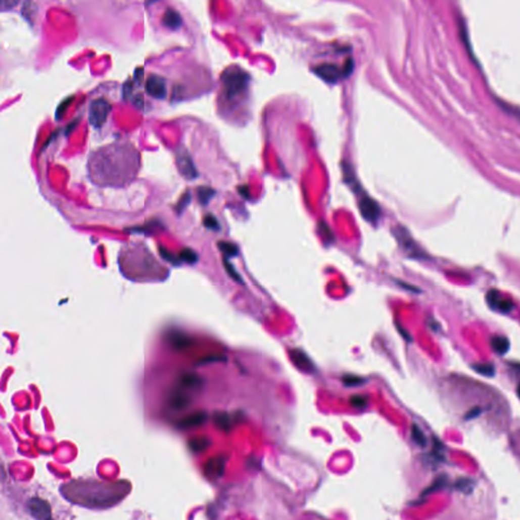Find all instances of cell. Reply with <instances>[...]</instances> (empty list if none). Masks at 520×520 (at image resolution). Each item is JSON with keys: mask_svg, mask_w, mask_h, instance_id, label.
Returning <instances> with one entry per match:
<instances>
[{"mask_svg": "<svg viewBox=\"0 0 520 520\" xmlns=\"http://www.w3.org/2000/svg\"><path fill=\"white\" fill-rule=\"evenodd\" d=\"M88 167L94 183L123 185L135 177L139 167V154L128 144L105 146L92 154Z\"/></svg>", "mask_w": 520, "mask_h": 520, "instance_id": "obj_1", "label": "cell"}, {"mask_svg": "<svg viewBox=\"0 0 520 520\" xmlns=\"http://www.w3.org/2000/svg\"><path fill=\"white\" fill-rule=\"evenodd\" d=\"M249 75L237 66L227 68L222 74L224 93L227 99H233L243 91L248 84Z\"/></svg>", "mask_w": 520, "mask_h": 520, "instance_id": "obj_2", "label": "cell"}, {"mask_svg": "<svg viewBox=\"0 0 520 520\" xmlns=\"http://www.w3.org/2000/svg\"><path fill=\"white\" fill-rule=\"evenodd\" d=\"M111 105L105 99H96L89 104L88 120L94 127H101L106 122L107 117L111 111Z\"/></svg>", "mask_w": 520, "mask_h": 520, "instance_id": "obj_3", "label": "cell"}, {"mask_svg": "<svg viewBox=\"0 0 520 520\" xmlns=\"http://www.w3.org/2000/svg\"><path fill=\"white\" fill-rule=\"evenodd\" d=\"M359 209L362 217L371 223L378 221L381 210L379 204L369 196H363L359 202Z\"/></svg>", "mask_w": 520, "mask_h": 520, "instance_id": "obj_4", "label": "cell"}, {"mask_svg": "<svg viewBox=\"0 0 520 520\" xmlns=\"http://www.w3.org/2000/svg\"><path fill=\"white\" fill-rule=\"evenodd\" d=\"M176 162H177V167L179 169V172L187 179H193L197 176V172H196V169L193 165V162L190 158V156L188 155V153L180 148L178 149L177 153H176Z\"/></svg>", "mask_w": 520, "mask_h": 520, "instance_id": "obj_5", "label": "cell"}, {"mask_svg": "<svg viewBox=\"0 0 520 520\" xmlns=\"http://www.w3.org/2000/svg\"><path fill=\"white\" fill-rule=\"evenodd\" d=\"M314 72L327 82H337L340 78L346 77L344 68L333 63H323L314 67Z\"/></svg>", "mask_w": 520, "mask_h": 520, "instance_id": "obj_6", "label": "cell"}, {"mask_svg": "<svg viewBox=\"0 0 520 520\" xmlns=\"http://www.w3.org/2000/svg\"><path fill=\"white\" fill-rule=\"evenodd\" d=\"M146 90L153 98L163 100L167 96L165 79L157 74H151L146 81Z\"/></svg>", "mask_w": 520, "mask_h": 520, "instance_id": "obj_7", "label": "cell"}, {"mask_svg": "<svg viewBox=\"0 0 520 520\" xmlns=\"http://www.w3.org/2000/svg\"><path fill=\"white\" fill-rule=\"evenodd\" d=\"M28 508L31 514L38 520H50L51 518V507L43 499L32 498L28 502Z\"/></svg>", "mask_w": 520, "mask_h": 520, "instance_id": "obj_8", "label": "cell"}, {"mask_svg": "<svg viewBox=\"0 0 520 520\" xmlns=\"http://www.w3.org/2000/svg\"><path fill=\"white\" fill-rule=\"evenodd\" d=\"M487 301L493 309L501 311L503 313H507L512 309V302L508 299H504L497 291L494 290L488 293Z\"/></svg>", "mask_w": 520, "mask_h": 520, "instance_id": "obj_9", "label": "cell"}, {"mask_svg": "<svg viewBox=\"0 0 520 520\" xmlns=\"http://www.w3.org/2000/svg\"><path fill=\"white\" fill-rule=\"evenodd\" d=\"M205 475L210 479H218L222 477L225 470V459L222 456H217L206 462L205 467Z\"/></svg>", "mask_w": 520, "mask_h": 520, "instance_id": "obj_10", "label": "cell"}, {"mask_svg": "<svg viewBox=\"0 0 520 520\" xmlns=\"http://www.w3.org/2000/svg\"><path fill=\"white\" fill-rule=\"evenodd\" d=\"M206 420H207V414L205 411H196V412H193V413L187 415V417L183 418L182 420H180L178 422L177 426L180 429H190V428H194V427H198V426L202 425L203 423H205Z\"/></svg>", "mask_w": 520, "mask_h": 520, "instance_id": "obj_11", "label": "cell"}, {"mask_svg": "<svg viewBox=\"0 0 520 520\" xmlns=\"http://www.w3.org/2000/svg\"><path fill=\"white\" fill-rule=\"evenodd\" d=\"M290 358L293 361L294 365L302 371L311 372L314 368L313 363H312V361L309 359V357L301 350H298V349L292 350L290 352Z\"/></svg>", "mask_w": 520, "mask_h": 520, "instance_id": "obj_12", "label": "cell"}, {"mask_svg": "<svg viewBox=\"0 0 520 520\" xmlns=\"http://www.w3.org/2000/svg\"><path fill=\"white\" fill-rule=\"evenodd\" d=\"M191 403V398L181 389L173 390L169 396V404L176 410H182L188 407Z\"/></svg>", "mask_w": 520, "mask_h": 520, "instance_id": "obj_13", "label": "cell"}, {"mask_svg": "<svg viewBox=\"0 0 520 520\" xmlns=\"http://www.w3.org/2000/svg\"><path fill=\"white\" fill-rule=\"evenodd\" d=\"M163 24L171 30H177L182 25V18L180 14L173 8H168L163 17Z\"/></svg>", "mask_w": 520, "mask_h": 520, "instance_id": "obj_14", "label": "cell"}, {"mask_svg": "<svg viewBox=\"0 0 520 520\" xmlns=\"http://www.w3.org/2000/svg\"><path fill=\"white\" fill-rule=\"evenodd\" d=\"M179 385L184 389H197L201 387V378L194 373H184L179 378Z\"/></svg>", "mask_w": 520, "mask_h": 520, "instance_id": "obj_15", "label": "cell"}, {"mask_svg": "<svg viewBox=\"0 0 520 520\" xmlns=\"http://www.w3.org/2000/svg\"><path fill=\"white\" fill-rule=\"evenodd\" d=\"M214 423L219 429L225 432H229L233 426L230 414L224 411H217L214 414Z\"/></svg>", "mask_w": 520, "mask_h": 520, "instance_id": "obj_16", "label": "cell"}, {"mask_svg": "<svg viewBox=\"0 0 520 520\" xmlns=\"http://www.w3.org/2000/svg\"><path fill=\"white\" fill-rule=\"evenodd\" d=\"M395 235H396V238L398 239V241L404 247V249L410 251L411 254L417 255V253H415V252H417V251H415V250H417V248H415V245L413 244L412 239L409 237V235L406 233V231H404L403 229L400 228L398 231H396Z\"/></svg>", "mask_w": 520, "mask_h": 520, "instance_id": "obj_17", "label": "cell"}, {"mask_svg": "<svg viewBox=\"0 0 520 520\" xmlns=\"http://www.w3.org/2000/svg\"><path fill=\"white\" fill-rule=\"evenodd\" d=\"M171 344H172V347L176 351H183L191 346L192 341L190 338H188L182 334H176V335L172 336Z\"/></svg>", "mask_w": 520, "mask_h": 520, "instance_id": "obj_18", "label": "cell"}, {"mask_svg": "<svg viewBox=\"0 0 520 520\" xmlns=\"http://www.w3.org/2000/svg\"><path fill=\"white\" fill-rule=\"evenodd\" d=\"M210 445H211V441L205 437L192 438L188 442V446H189L190 450H192L193 452H196V453L206 450L207 448H209Z\"/></svg>", "mask_w": 520, "mask_h": 520, "instance_id": "obj_19", "label": "cell"}, {"mask_svg": "<svg viewBox=\"0 0 520 520\" xmlns=\"http://www.w3.org/2000/svg\"><path fill=\"white\" fill-rule=\"evenodd\" d=\"M492 347L497 353H499L500 355H504L508 352L510 344L505 337H495L492 340Z\"/></svg>", "mask_w": 520, "mask_h": 520, "instance_id": "obj_20", "label": "cell"}, {"mask_svg": "<svg viewBox=\"0 0 520 520\" xmlns=\"http://www.w3.org/2000/svg\"><path fill=\"white\" fill-rule=\"evenodd\" d=\"M215 194V190L212 189L211 187H207V186H200L198 189H197V195H198V199H199V202L203 205L209 203V201L211 200V198L214 196Z\"/></svg>", "mask_w": 520, "mask_h": 520, "instance_id": "obj_21", "label": "cell"}, {"mask_svg": "<svg viewBox=\"0 0 520 520\" xmlns=\"http://www.w3.org/2000/svg\"><path fill=\"white\" fill-rule=\"evenodd\" d=\"M411 438L415 443L422 447L426 446V444H427V439H426L424 433L417 425H412V427H411Z\"/></svg>", "mask_w": 520, "mask_h": 520, "instance_id": "obj_22", "label": "cell"}, {"mask_svg": "<svg viewBox=\"0 0 520 520\" xmlns=\"http://www.w3.org/2000/svg\"><path fill=\"white\" fill-rule=\"evenodd\" d=\"M455 488L456 490L462 492V493H465V494H468L472 491V488H474V481L470 480V479H459L456 484H455Z\"/></svg>", "mask_w": 520, "mask_h": 520, "instance_id": "obj_23", "label": "cell"}, {"mask_svg": "<svg viewBox=\"0 0 520 520\" xmlns=\"http://www.w3.org/2000/svg\"><path fill=\"white\" fill-rule=\"evenodd\" d=\"M220 250L227 256H236L238 254V248L235 244L230 242L222 241L219 243Z\"/></svg>", "mask_w": 520, "mask_h": 520, "instance_id": "obj_24", "label": "cell"}, {"mask_svg": "<svg viewBox=\"0 0 520 520\" xmlns=\"http://www.w3.org/2000/svg\"><path fill=\"white\" fill-rule=\"evenodd\" d=\"M183 261L185 262H188V263H195L198 259L197 257V254L190 248H185L183 250H181L180 252V256H179Z\"/></svg>", "mask_w": 520, "mask_h": 520, "instance_id": "obj_25", "label": "cell"}, {"mask_svg": "<svg viewBox=\"0 0 520 520\" xmlns=\"http://www.w3.org/2000/svg\"><path fill=\"white\" fill-rule=\"evenodd\" d=\"M224 267H225V269H226L227 273L230 275V277H232L235 281L240 282V283H242V282H243V279H242L241 275L237 272V270L235 269V267H234V266H233V265H232V264H231L227 259H225V260H224Z\"/></svg>", "mask_w": 520, "mask_h": 520, "instance_id": "obj_26", "label": "cell"}, {"mask_svg": "<svg viewBox=\"0 0 520 520\" xmlns=\"http://www.w3.org/2000/svg\"><path fill=\"white\" fill-rule=\"evenodd\" d=\"M474 369L486 376H493L495 374V368L491 364H478L474 366Z\"/></svg>", "mask_w": 520, "mask_h": 520, "instance_id": "obj_27", "label": "cell"}, {"mask_svg": "<svg viewBox=\"0 0 520 520\" xmlns=\"http://www.w3.org/2000/svg\"><path fill=\"white\" fill-rule=\"evenodd\" d=\"M343 382H344L345 385H347L349 387H353V386H359V385L363 384L365 382V380L362 377H359V376L346 375L343 378Z\"/></svg>", "mask_w": 520, "mask_h": 520, "instance_id": "obj_28", "label": "cell"}, {"mask_svg": "<svg viewBox=\"0 0 520 520\" xmlns=\"http://www.w3.org/2000/svg\"><path fill=\"white\" fill-rule=\"evenodd\" d=\"M351 404L356 408H365L368 404V399L364 395H353L350 399Z\"/></svg>", "mask_w": 520, "mask_h": 520, "instance_id": "obj_29", "label": "cell"}, {"mask_svg": "<svg viewBox=\"0 0 520 520\" xmlns=\"http://www.w3.org/2000/svg\"><path fill=\"white\" fill-rule=\"evenodd\" d=\"M445 485H446V478L445 477H440L425 491L424 494L426 495V494L434 493V492H436L438 490H441Z\"/></svg>", "mask_w": 520, "mask_h": 520, "instance_id": "obj_30", "label": "cell"}, {"mask_svg": "<svg viewBox=\"0 0 520 520\" xmlns=\"http://www.w3.org/2000/svg\"><path fill=\"white\" fill-rule=\"evenodd\" d=\"M203 225L207 229H211V230H219L220 229V224L213 215H207L204 217Z\"/></svg>", "mask_w": 520, "mask_h": 520, "instance_id": "obj_31", "label": "cell"}, {"mask_svg": "<svg viewBox=\"0 0 520 520\" xmlns=\"http://www.w3.org/2000/svg\"><path fill=\"white\" fill-rule=\"evenodd\" d=\"M190 198H191V196H190V192H189V191L185 192V193L182 195V197L180 198V200L178 201V204H177V211H178V212H180V213H181V212L185 209L186 205H187V204L189 203V201H190Z\"/></svg>", "mask_w": 520, "mask_h": 520, "instance_id": "obj_32", "label": "cell"}, {"mask_svg": "<svg viewBox=\"0 0 520 520\" xmlns=\"http://www.w3.org/2000/svg\"><path fill=\"white\" fill-rule=\"evenodd\" d=\"M72 98H73V97H69V98H67V99L63 100V101L60 103V105L58 106V109H57V111H56V118H58V119H60V118H61V116L63 115V113H64L65 109L67 108V106H68L69 104L71 103Z\"/></svg>", "mask_w": 520, "mask_h": 520, "instance_id": "obj_33", "label": "cell"}, {"mask_svg": "<svg viewBox=\"0 0 520 520\" xmlns=\"http://www.w3.org/2000/svg\"><path fill=\"white\" fill-rule=\"evenodd\" d=\"M319 227H320V231L322 232V234H323L327 239H329V240H333V239H334V235H333V233H332L330 229L325 225V223H323V222H322V223H320V224H319Z\"/></svg>", "mask_w": 520, "mask_h": 520, "instance_id": "obj_34", "label": "cell"}, {"mask_svg": "<svg viewBox=\"0 0 520 520\" xmlns=\"http://www.w3.org/2000/svg\"><path fill=\"white\" fill-rule=\"evenodd\" d=\"M160 252H161V255H162V257H163L164 259H166V260H168V261H170V262H172V263H177V260H176V258L173 256V254H171V253H170L169 251H167L166 249L161 248V249H160Z\"/></svg>", "mask_w": 520, "mask_h": 520, "instance_id": "obj_35", "label": "cell"}, {"mask_svg": "<svg viewBox=\"0 0 520 520\" xmlns=\"http://www.w3.org/2000/svg\"><path fill=\"white\" fill-rule=\"evenodd\" d=\"M343 68H344L345 75H346V76L350 75V74L352 73V71H353V68H354V61H353L351 58H349V59L345 62V66H344Z\"/></svg>", "mask_w": 520, "mask_h": 520, "instance_id": "obj_36", "label": "cell"}, {"mask_svg": "<svg viewBox=\"0 0 520 520\" xmlns=\"http://www.w3.org/2000/svg\"><path fill=\"white\" fill-rule=\"evenodd\" d=\"M219 360H222V358L221 357H212V356H210V357H206V358L202 359L201 360V364H203V363L204 364L205 363H211L213 361H219Z\"/></svg>", "mask_w": 520, "mask_h": 520, "instance_id": "obj_37", "label": "cell"}]
</instances>
